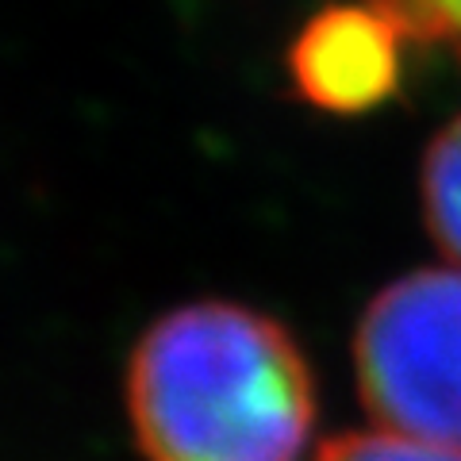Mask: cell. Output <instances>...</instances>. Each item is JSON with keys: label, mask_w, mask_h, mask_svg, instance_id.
Wrapping results in <instances>:
<instances>
[{"label": "cell", "mask_w": 461, "mask_h": 461, "mask_svg": "<svg viewBox=\"0 0 461 461\" xmlns=\"http://www.w3.org/2000/svg\"><path fill=\"white\" fill-rule=\"evenodd\" d=\"M312 461H461V450H446V446H430L420 438L396 435V430L373 427L323 442L312 454Z\"/></svg>", "instance_id": "obj_6"}, {"label": "cell", "mask_w": 461, "mask_h": 461, "mask_svg": "<svg viewBox=\"0 0 461 461\" xmlns=\"http://www.w3.org/2000/svg\"><path fill=\"white\" fill-rule=\"evenodd\" d=\"M427 230L454 266H461V115L435 135L423 162Z\"/></svg>", "instance_id": "obj_4"}, {"label": "cell", "mask_w": 461, "mask_h": 461, "mask_svg": "<svg viewBox=\"0 0 461 461\" xmlns=\"http://www.w3.org/2000/svg\"><path fill=\"white\" fill-rule=\"evenodd\" d=\"M408 42L442 47L461 62V0H362Z\"/></svg>", "instance_id": "obj_5"}, {"label": "cell", "mask_w": 461, "mask_h": 461, "mask_svg": "<svg viewBox=\"0 0 461 461\" xmlns=\"http://www.w3.org/2000/svg\"><path fill=\"white\" fill-rule=\"evenodd\" d=\"M403 39L377 8L339 5L320 12L288 50V77L323 112H369L400 85Z\"/></svg>", "instance_id": "obj_3"}, {"label": "cell", "mask_w": 461, "mask_h": 461, "mask_svg": "<svg viewBox=\"0 0 461 461\" xmlns=\"http://www.w3.org/2000/svg\"><path fill=\"white\" fill-rule=\"evenodd\" d=\"M123 403L147 461H300L320 396L285 323L230 300H196L139 335Z\"/></svg>", "instance_id": "obj_1"}, {"label": "cell", "mask_w": 461, "mask_h": 461, "mask_svg": "<svg viewBox=\"0 0 461 461\" xmlns=\"http://www.w3.org/2000/svg\"><path fill=\"white\" fill-rule=\"evenodd\" d=\"M354 373L377 427L461 450V266L381 288L357 323Z\"/></svg>", "instance_id": "obj_2"}]
</instances>
